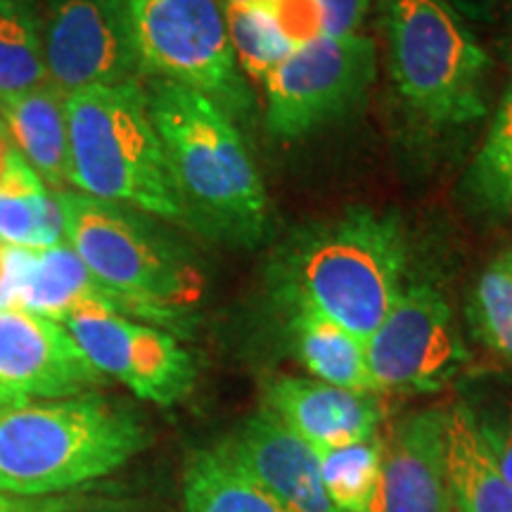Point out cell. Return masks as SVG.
Here are the masks:
<instances>
[{
	"mask_svg": "<svg viewBox=\"0 0 512 512\" xmlns=\"http://www.w3.org/2000/svg\"><path fill=\"white\" fill-rule=\"evenodd\" d=\"M143 79L176 81L214 100L230 119L252 110L228 38L223 0H126Z\"/></svg>",
	"mask_w": 512,
	"mask_h": 512,
	"instance_id": "obj_7",
	"label": "cell"
},
{
	"mask_svg": "<svg viewBox=\"0 0 512 512\" xmlns=\"http://www.w3.org/2000/svg\"><path fill=\"white\" fill-rule=\"evenodd\" d=\"M316 3L323 19V36H349L358 34L373 0H316Z\"/></svg>",
	"mask_w": 512,
	"mask_h": 512,
	"instance_id": "obj_30",
	"label": "cell"
},
{
	"mask_svg": "<svg viewBox=\"0 0 512 512\" xmlns=\"http://www.w3.org/2000/svg\"><path fill=\"white\" fill-rule=\"evenodd\" d=\"M375 74L377 48L366 34L302 43L264 79L268 133L297 140L342 119L366 98Z\"/></svg>",
	"mask_w": 512,
	"mask_h": 512,
	"instance_id": "obj_8",
	"label": "cell"
},
{
	"mask_svg": "<svg viewBox=\"0 0 512 512\" xmlns=\"http://www.w3.org/2000/svg\"><path fill=\"white\" fill-rule=\"evenodd\" d=\"M501 8H503V19H505L503 48H505V55H508L510 62H512V0H501ZM501 8H498V10H501Z\"/></svg>",
	"mask_w": 512,
	"mask_h": 512,
	"instance_id": "obj_33",
	"label": "cell"
},
{
	"mask_svg": "<svg viewBox=\"0 0 512 512\" xmlns=\"http://www.w3.org/2000/svg\"><path fill=\"white\" fill-rule=\"evenodd\" d=\"M446 477L453 512H512V486L486 451L463 401L446 415Z\"/></svg>",
	"mask_w": 512,
	"mask_h": 512,
	"instance_id": "obj_18",
	"label": "cell"
},
{
	"mask_svg": "<svg viewBox=\"0 0 512 512\" xmlns=\"http://www.w3.org/2000/svg\"><path fill=\"white\" fill-rule=\"evenodd\" d=\"M107 382L62 323L0 309V408L95 394Z\"/></svg>",
	"mask_w": 512,
	"mask_h": 512,
	"instance_id": "obj_13",
	"label": "cell"
},
{
	"mask_svg": "<svg viewBox=\"0 0 512 512\" xmlns=\"http://www.w3.org/2000/svg\"><path fill=\"white\" fill-rule=\"evenodd\" d=\"M183 503L185 512H287L219 444L192 451Z\"/></svg>",
	"mask_w": 512,
	"mask_h": 512,
	"instance_id": "obj_20",
	"label": "cell"
},
{
	"mask_svg": "<svg viewBox=\"0 0 512 512\" xmlns=\"http://www.w3.org/2000/svg\"><path fill=\"white\" fill-rule=\"evenodd\" d=\"M223 8H226L230 46H233L240 72L264 83L266 76L297 46L261 10L230 3V0H223Z\"/></svg>",
	"mask_w": 512,
	"mask_h": 512,
	"instance_id": "obj_25",
	"label": "cell"
},
{
	"mask_svg": "<svg viewBox=\"0 0 512 512\" xmlns=\"http://www.w3.org/2000/svg\"><path fill=\"white\" fill-rule=\"evenodd\" d=\"M219 446L287 512H337L325 494L318 451L268 408L247 418Z\"/></svg>",
	"mask_w": 512,
	"mask_h": 512,
	"instance_id": "obj_15",
	"label": "cell"
},
{
	"mask_svg": "<svg viewBox=\"0 0 512 512\" xmlns=\"http://www.w3.org/2000/svg\"><path fill=\"white\" fill-rule=\"evenodd\" d=\"M72 188L147 216L185 223L143 76L64 95Z\"/></svg>",
	"mask_w": 512,
	"mask_h": 512,
	"instance_id": "obj_4",
	"label": "cell"
},
{
	"mask_svg": "<svg viewBox=\"0 0 512 512\" xmlns=\"http://www.w3.org/2000/svg\"><path fill=\"white\" fill-rule=\"evenodd\" d=\"M230 3L249 5L264 12L283 29L294 46L323 36V19H320L316 0H230Z\"/></svg>",
	"mask_w": 512,
	"mask_h": 512,
	"instance_id": "obj_28",
	"label": "cell"
},
{
	"mask_svg": "<svg viewBox=\"0 0 512 512\" xmlns=\"http://www.w3.org/2000/svg\"><path fill=\"white\" fill-rule=\"evenodd\" d=\"M83 498L76 494L48 496V498H24L0 491V512H67L81 505Z\"/></svg>",
	"mask_w": 512,
	"mask_h": 512,
	"instance_id": "obj_31",
	"label": "cell"
},
{
	"mask_svg": "<svg viewBox=\"0 0 512 512\" xmlns=\"http://www.w3.org/2000/svg\"><path fill=\"white\" fill-rule=\"evenodd\" d=\"M48 188L12 143L8 128L0 121V195H29ZM50 190V188H48Z\"/></svg>",
	"mask_w": 512,
	"mask_h": 512,
	"instance_id": "obj_29",
	"label": "cell"
},
{
	"mask_svg": "<svg viewBox=\"0 0 512 512\" xmlns=\"http://www.w3.org/2000/svg\"><path fill=\"white\" fill-rule=\"evenodd\" d=\"M368 370L377 392H439L467 363L453 311L437 287L418 283L366 342Z\"/></svg>",
	"mask_w": 512,
	"mask_h": 512,
	"instance_id": "obj_9",
	"label": "cell"
},
{
	"mask_svg": "<svg viewBox=\"0 0 512 512\" xmlns=\"http://www.w3.org/2000/svg\"><path fill=\"white\" fill-rule=\"evenodd\" d=\"M446 415L432 406L401 415L382 434L377 512H453L446 477Z\"/></svg>",
	"mask_w": 512,
	"mask_h": 512,
	"instance_id": "obj_14",
	"label": "cell"
},
{
	"mask_svg": "<svg viewBox=\"0 0 512 512\" xmlns=\"http://www.w3.org/2000/svg\"><path fill=\"white\" fill-rule=\"evenodd\" d=\"M453 10L470 22H494L501 0H446Z\"/></svg>",
	"mask_w": 512,
	"mask_h": 512,
	"instance_id": "obj_32",
	"label": "cell"
},
{
	"mask_svg": "<svg viewBox=\"0 0 512 512\" xmlns=\"http://www.w3.org/2000/svg\"><path fill=\"white\" fill-rule=\"evenodd\" d=\"M290 342L294 356L309 370L313 380L335 384L354 392H373L368 370L366 342L339 328L332 320L304 309H290Z\"/></svg>",
	"mask_w": 512,
	"mask_h": 512,
	"instance_id": "obj_19",
	"label": "cell"
},
{
	"mask_svg": "<svg viewBox=\"0 0 512 512\" xmlns=\"http://www.w3.org/2000/svg\"><path fill=\"white\" fill-rule=\"evenodd\" d=\"M0 309H22L62 323L69 313L100 309L188 335L190 323L133 302L102 285L67 242L46 249L8 247L0 254Z\"/></svg>",
	"mask_w": 512,
	"mask_h": 512,
	"instance_id": "obj_12",
	"label": "cell"
},
{
	"mask_svg": "<svg viewBox=\"0 0 512 512\" xmlns=\"http://www.w3.org/2000/svg\"><path fill=\"white\" fill-rule=\"evenodd\" d=\"M472 202L489 214L512 211V86L467 174Z\"/></svg>",
	"mask_w": 512,
	"mask_h": 512,
	"instance_id": "obj_23",
	"label": "cell"
},
{
	"mask_svg": "<svg viewBox=\"0 0 512 512\" xmlns=\"http://www.w3.org/2000/svg\"><path fill=\"white\" fill-rule=\"evenodd\" d=\"M463 403L486 451L512 486V377L491 380Z\"/></svg>",
	"mask_w": 512,
	"mask_h": 512,
	"instance_id": "obj_27",
	"label": "cell"
},
{
	"mask_svg": "<svg viewBox=\"0 0 512 512\" xmlns=\"http://www.w3.org/2000/svg\"><path fill=\"white\" fill-rule=\"evenodd\" d=\"M467 313L484 347L512 363V249L498 254L479 275Z\"/></svg>",
	"mask_w": 512,
	"mask_h": 512,
	"instance_id": "obj_24",
	"label": "cell"
},
{
	"mask_svg": "<svg viewBox=\"0 0 512 512\" xmlns=\"http://www.w3.org/2000/svg\"><path fill=\"white\" fill-rule=\"evenodd\" d=\"M389 72L408 107L434 126L486 114L491 60L446 0H382Z\"/></svg>",
	"mask_w": 512,
	"mask_h": 512,
	"instance_id": "obj_6",
	"label": "cell"
},
{
	"mask_svg": "<svg viewBox=\"0 0 512 512\" xmlns=\"http://www.w3.org/2000/svg\"><path fill=\"white\" fill-rule=\"evenodd\" d=\"M403 268L399 219L356 207L294 233L273 256L271 285L287 311L318 313L368 342L401 297Z\"/></svg>",
	"mask_w": 512,
	"mask_h": 512,
	"instance_id": "obj_1",
	"label": "cell"
},
{
	"mask_svg": "<svg viewBox=\"0 0 512 512\" xmlns=\"http://www.w3.org/2000/svg\"><path fill=\"white\" fill-rule=\"evenodd\" d=\"M0 121L38 178L53 192L72 190L64 95L46 86L0 98Z\"/></svg>",
	"mask_w": 512,
	"mask_h": 512,
	"instance_id": "obj_17",
	"label": "cell"
},
{
	"mask_svg": "<svg viewBox=\"0 0 512 512\" xmlns=\"http://www.w3.org/2000/svg\"><path fill=\"white\" fill-rule=\"evenodd\" d=\"M43 60L62 95L140 76L126 0H43Z\"/></svg>",
	"mask_w": 512,
	"mask_h": 512,
	"instance_id": "obj_11",
	"label": "cell"
},
{
	"mask_svg": "<svg viewBox=\"0 0 512 512\" xmlns=\"http://www.w3.org/2000/svg\"><path fill=\"white\" fill-rule=\"evenodd\" d=\"M143 81L185 223L238 245L264 240L268 195L235 121L195 88Z\"/></svg>",
	"mask_w": 512,
	"mask_h": 512,
	"instance_id": "obj_2",
	"label": "cell"
},
{
	"mask_svg": "<svg viewBox=\"0 0 512 512\" xmlns=\"http://www.w3.org/2000/svg\"><path fill=\"white\" fill-rule=\"evenodd\" d=\"M67 512H140L133 508H124V505H76V508Z\"/></svg>",
	"mask_w": 512,
	"mask_h": 512,
	"instance_id": "obj_34",
	"label": "cell"
},
{
	"mask_svg": "<svg viewBox=\"0 0 512 512\" xmlns=\"http://www.w3.org/2000/svg\"><path fill=\"white\" fill-rule=\"evenodd\" d=\"M67 245L110 290L192 325L204 275L188 247L147 214L79 190L55 192Z\"/></svg>",
	"mask_w": 512,
	"mask_h": 512,
	"instance_id": "obj_5",
	"label": "cell"
},
{
	"mask_svg": "<svg viewBox=\"0 0 512 512\" xmlns=\"http://www.w3.org/2000/svg\"><path fill=\"white\" fill-rule=\"evenodd\" d=\"M46 83L41 8L36 0H0V98Z\"/></svg>",
	"mask_w": 512,
	"mask_h": 512,
	"instance_id": "obj_22",
	"label": "cell"
},
{
	"mask_svg": "<svg viewBox=\"0 0 512 512\" xmlns=\"http://www.w3.org/2000/svg\"><path fill=\"white\" fill-rule=\"evenodd\" d=\"M150 444L131 408L105 396L31 401L0 408V491L64 496L102 479Z\"/></svg>",
	"mask_w": 512,
	"mask_h": 512,
	"instance_id": "obj_3",
	"label": "cell"
},
{
	"mask_svg": "<svg viewBox=\"0 0 512 512\" xmlns=\"http://www.w3.org/2000/svg\"><path fill=\"white\" fill-rule=\"evenodd\" d=\"M264 408L316 451L373 437L384 420L380 394L342 389L313 377L273 380L266 389Z\"/></svg>",
	"mask_w": 512,
	"mask_h": 512,
	"instance_id": "obj_16",
	"label": "cell"
},
{
	"mask_svg": "<svg viewBox=\"0 0 512 512\" xmlns=\"http://www.w3.org/2000/svg\"><path fill=\"white\" fill-rule=\"evenodd\" d=\"M62 325L107 380L138 399L174 406L195 387V358L174 332L100 309L69 313Z\"/></svg>",
	"mask_w": 512,
	"mask_h": 512,
	"instance_id": "obj_10",
	"label": "cell"
},
{
	"mask_svg": "<svg viewBox=\"0 0 512 512\" xmlns=\"http://www.w3.org/2000/svg\"><path fill=\"white\" fill-rule=\"evenodd\" d=\"M62 242L64 219L53 190L0 195V245L46 249Z\"/></svg>",
	"mask_w": 512,
	"mask_h": 512,
	"instance_id": "obj_26",
	"label": "cell"
},
{
	"mask_svg": "<svg viewBox=\"0 0 512 512\" xmlns=\"http://www.w3.org/2000/svg\"><path fill=\"white\" fill-rule=\"evenodd\" d=\"M325 494L337 512H377L380 508L382 434L318 448Z\"/></svg>",
	"mask_w": 512,
	"mask_h": 512,
	"instance_id": "obj_21",
	"label": "cell"
}]
</instances>
